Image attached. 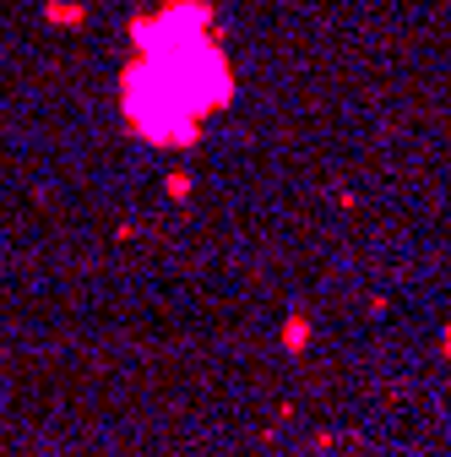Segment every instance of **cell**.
<instances>
[{
	"label": "cell",
	"instance_id": "1",
	"mask_svg": "<svg viewBox=\"0 0 451 457\" xmlns=\"http://www.w3.org/2000/svg\"><path fill=\"white\" fill-rule=\"evenodd\" d=\"M305 343H310V316H299V311H294V316L283 321V349H289V354H299Z\"/></svg>",
	"mask_w": 451,
	"mask_h": 457
},
{
	"label": "cell",
	"instance_id": "2",
	"mask_svg": "<svg viewBox=\"0 0 451 457\" xmlns=\"http://www.w3.org/2000/svg\"><path fill=\"white\" fill-rule=\"evenodd\" d=\"M168 196H175V202L191 196V175H168Z\"/></svg>",
	"mask_w": 451,
	"mask_h": 457
},
{
	"label": "cell",
	"instance_id": "3",
	"mask_svg": "<svg viewBox=\"0 0 451 457\" xmlns=\"http://www.w3.org/2000/svg\"><path fill=\"white\" fill-rule=\"evenodd\" d=\"M440 354L451 360V321H446V337H440Z\"/></svg>",
	"mask_w": 451,
	"mask_h": 457
}]
</instances>
